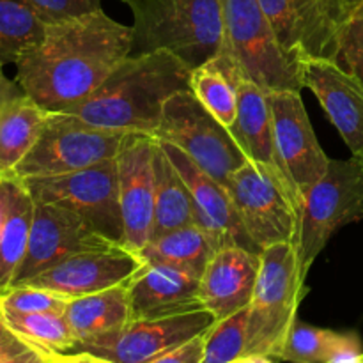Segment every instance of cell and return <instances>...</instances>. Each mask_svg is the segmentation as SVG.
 <instances>
[{
    "label": "cell",
    "mask_w": 363,
    "mask_h": 363,
    "mask_svg": "<svg viewBox=\"0 0 363 363\" xmlns=\"http://www.w3.org/2000/svg\"><path fill=\"white\" fill-rule=\"evenodd\" d=\"M194 223L190 190L179 170L156 138L155 151V225L152 236Z\"/></svg>",
    "instance_id": "obj_27"
},
{
    "label": "cell",
    "mask_w": 363,
    "mask_h": 363,
    "mask_svg": "<svg viewBox=\"0 0 363 363\" xmlns=\"http://www.w3.org/2000/svg\"><path fill=\"white\" fill-rule=\"evenodd\" d=\"M60 358H62V363H74L71 354H60Z\"/></svg>",
    "instance_id": "obj_43"
},
{
    "label": "cell",
    "mask_w": 363,
    "mask_h": 363,
    "mask_svg": "<svg viewBox=\"0 0 363 363\" xmlns=\"http://www.w3.org/2000/svg\"><path fill=\"white\" fill-rule=\"evenodd\" d=\"M28 350H32V347L28 346L27 342H23V340L6 325L2 312H0V360L14 358Z\"/></svg>",
    "instance_id": "obj_36"
},
{
    "label": "cell",
    "mask_w": 363,
    "mask_h": 363,
    "mask_svg": "<svg viewBox=\"0 0 363 363\" xmlns=\"http://www.w3.org/2000/svg\"><path fill=\"white\" fill-rule=\"evenodd\" d=\"M46 23L101 9V0H25Z\"/></svg>",
    "instance_id": "obj_34"
},
{
    "label": "cell",
    "mask_w": 363,
    "mask_h": 363,
    "mask_svg": "<svg viewBox=\"0 0 363 363\" xmlns=\"http://www.w3.org/2000/svg\"><path fill=\"white\" fill-rule=\"evenodd\" d=\"M248 308L225 319L213 323L204 333V358L202 363H230L245 357L247 347Z\"/></svg>",
    "instance_id": "obj_31"
},
{
    "label": "cell",
    "mask_w": 363,
    "mask_h": 363,
    "mask_svg": "<svg viewBox=\"0 0 363 363\" xmlns=\"http://www.w3.org/2000/svg\"><path fill=\"white\" fill-rule=\"evenodd\" d=\"M35 201L18 177H6V204L0 223V293L13 287L27 254Z\"/></svg>",
    "instance_id": "obj_23"
},
{
    "label": "cell",
    "mask_w": 363,
    "mask_h": 363,
    "mask_svg": "<svg viewBox=\"0 0 363 363\" xmlns=\"http://www.w3.org/2000/svg\"><path fill=\"white\" fill-rule=\"evenodd\" d=\"M126 131L91 126L67 113L48 112L43 133L13 177L35 179L78 172L113 160Z\"/></svg>",
    "instance_id": "obj_9"
},
{
    "label": "cell",
    "mask_w": 363,
    "mask_h": 363,
    "mask_svg": "<svg viewBox=\"0 0 363 363\" xmlns=\"http://www.w3.org/2000/svg\"><path fill=\"white\" fill-rule=\"evenodd\" d=\"M294 243H277L261 252V269L248 305L245 354L279 358L307 294Z\"/></svg>",
    "instance_id": "obj_4"
},
{
    "label": "cell",
    "mask_w": 363,
    "mask_h": 363,
    "mask_svg": "<svg viewBox=\"0 0 363 363\" xmlns=\"http://www.w3.org/2000/svg\"><path fill=\"white\" fill-rule=\"evenodd\" d=\"M50 357H52V354H45L41 353V351L32 347V350L25 351V353L18 354V357L7 358V360H0V363H48Z\"/></svg>",
    "instance_id": "obj_38"
},
{
    "label": "cell",
    "mask_w": 363,
    "mask_h": 363,
    "mask_svg": "<svg viewBox=\"0 0 363 363\" xmlns=\"http://www.w3.org/2000/svg\"><path fill=\"white\" fill-rule=\"evenodd\" d=\"M4 204H6V177H0V223H2Z\"/></svg>",
    "instance_id": "obj_41"
},
{
    "label": "cell",
    "mask_w": 363,
    "mask_h": 363,
    "mask_svg": "<svg viewBox=\"0 0 363 363\" xmlns=\"http://www.w3.org/2000/svg\"><path fill=\"white\" fill-rule=\"evenodd\" d=\"M230 363H273V360L269 357H261V354H245Z\"/></svg>",
    "instance_id": "obj_40"
},
{
    "label": "cell",
    "mask_w": 363,
    "mask_h": 363,
    "mask_svg": "<svg viewBox=\"0 0 363 363\" xmlns=\"http://www.w3.org/2000/svg\"><path fill=\"white\" fill-rule=\"evenodd\" d=\"M158 142L186 183L194 206V223L204 230L215 252L229 245L261 252L241 225L240 216L234 209L225 186L199 169L179 147L165 140Z\"/></svg>",
    "instance_id": "obj_16"
},
{
    "label": "cell",
    "mask_w": 363,
    "mask_h": 363,
    "mask_svg": "<svg viewBox=\"0 0 363 363\" xmlns=\"http://www.w3.org/2000/svg\"><path fill=\"white\" fill-rule=\"evenodd\" d=\"M20 92L23 91H21L20 85L16 84V80H9V78L6 77V73H4L2 66H0V106H2L7 99L13 98V96L20 94Z\"/></svg>",
    "instance_id": "obj_37"
},
{
    "label": "cell",
    "mask_w": 363,
    "mask_h": 363,
    "mask_svg": "<svg viewBox=\"0 0 363 363\" xmlns=\"http://www.w3.org/2000/svg\"><path fill=\"white\" fill-rule=\"evenodd\" d=\"M144 266L140 254L123 245H112L71 255L21 286L45 287L73 300L124 286Z\"/></svg>",
    "instance_id": "obj_15"
},
{
    "label": "cell",
    "mask_w": 363,
    "mask_h": 363,
    "mask_svg": "<svg viewBox=\"0 0 363 363\" xmlns=\"http://www.w3.org/2000/svg\"><path fill=\"white\" fill-rule=\"evenodd\" d=\"M225 48L243 74L264 92L305 87L301 64L282 50L259 0H222Z\"/></svg>",
    "instance_id": "obj_6"
},
{
    "label": "cell",
    "mask_w": 363,
    "mask_h": 363,
    "mask_svg": "<svg viewBox=\"0 0 363 363\" xmlns=\"http://www.w3.org/2000/svg\"><path fill=\"white\" fill-rule=\"evenodd\" d=\"M48 110L25 92L0 106V177H13L43 133Z\"/></svg>",
    "instance_id": "obj_24"
},
{
    "label": "cell",
    "mask_w": 363,
    "mask_h": 363,
    "mask_svg": "<svg viewBox=\"0 0 363 363\" xmlns=\"http://www.w3.org/2000/svg\"><path fill=\"white\" fill-rule=\"evenodd\" d=\"M64 315L77 339L74 353L106 347L133 319L128 284L73 298Z\"/></svg>",
    "instance_id": "obj_21"
},
{
    "label": "cell",
    "mask_w": 363,
    "mask_h": 363,
    "mask_svg": "<svg viewBox=\"0 0 363 363\" xmlns=\"http://www.w3.org/2000/svg\"><path fill=\"white\" fill-rule=\"evenodd\" d=\"M229 131L233 133L234 140L238 142L241 151L245 152V156L250 162L272 170L289 188L291 195L294 197L293 190H291L289 183L286 181L279 167V162H277L268 92L262 91L257 84H254L245 74L240 78V84H238V116L233 126L229 128ZM294 201H296L298 211H300L298 199L294 197Z\"/></svg>",
    "instance_id": "obj_22"
},
{
    "label": "cell",
    "mask_w": 363,
    "mask_h": 363,
    "mask_svg": "<svg viewBox=\"0 0 363 363\" xmlns=\"http://www.w3.org/2000/svg\"><path fill=\"white\" fill-rule=\"evenodd\" d=\"M69 298L35 286H13L0 293V311L11 314H64Z\"/></svg>",
    "instance_id": "obj_32"
},
{
    "label": "cell",
    "mask_w": 363,
    "mask_h": 363,
    "mask_svg": "<svg viewBox=\"0 0 363 363\" xmlns=\"http://www.w3.org/2000/svg\"><path fill=\"white\" fill-rule=\"evenodd\" d=\"M241 77L243 71L223 46L218 55L191 69L190 91L213 117L230 128L238 116V84Z\"/></svg>",
    "instance_id": "obj_25"
},
{
    "label": "cell",
    "mask_w": 363,
    "mask_h": 363,
    "mask_svg": "<svg viewBox=\"0 0 363 363\" xmlns=\"http://www.w3.org/2000/svg\"><path fill=\"white\" fill-rule=\"evenodd\" d=\"M240 222L259 250L277 243H294L298 206L289 188L266 167L248 160L225 183Z\"/></svg>",
    "instance_id": "obj_10"
},
{
    "label": "cell",
    "mask_w": 363,
    "mask_h": 363,
    "mask_svg": "<svg viewBox=\"0 0 363 363\" xmlns=\"http://www.w3.org/2000/svg\"><path fill=\"white\" fill-rule=\"evenodd\" d=\"M46 21L25 0H0V66L16 64L45 39Z\"/></svg>",
    "instance_id": "obj_29"
},
{
    "label": "cell",
    "mask_w": 363,
    "mask_h": 363,
    "mask_svg": "<svg viewBox=\"0 0 363 363\" xmlns=\"http://www.w3.org/2000/svg\"><path fill=\"white\" fill-rule=\"evenodd\" d=\"M213 254V243L195 223L151 238L140 252L145 262L169 264L197 277L202 275Z\"/></svg>",
    "instance_id": "obj_28"
},
{
    "label": "cell",
    "mask_w": 363,
    "mask_h": 363,
    "mask_svg": "<svg viewBox=\"0 0 363 363\" xmlns=\"http://www.w3.org/2000/svg\"><path fill=\"white\" fill-rule=\"evenodd\" d=\"M357 0H259L277 41L294 62L333 60Z\"/></svg>",
    "instance_id": "obj_8"
},
{
    "label": "cell",
    "mask_w": 363,
    "mask_h": 363,
    "mask_svg": "<svg viewBox=\"0 0 363 363\" xmlns=\"http://www.w3.org/2000/svg\"><path fill=\"white\" fill-rule=\"evenodd\" d=\"M201 277L160 262H145L128 282L133 319L206 311L199 298Z\"/></svg>",
    "instance_id": "obj_20"
},
{
    "label": "cell",
    "mask_w": 363,
    "mask_h": 363,
    "mask_svg": "<svg viewBox=\"0 0 363 363\" xmlns=\"http://www.w3.org/2000/svg\"><path fill=\"white\" fill-rule=\"evenodd\" d=\"M119 245L99 234L77 213L60 206L35 202L27 254L13 286H21L39 273L74 254Z\"/></svg>",
    "instance_id": "obj_14"
},
{
    "label": "cell",
    "mask_w": 363,
    "mask_h": 363,
    "mask_svg": "<svg viewBox=\"0 0 363 363\" xmlns=\"http://www.w3.org/2000/svg\"><path fill=\"white\" fill-rule=\"evenodd\" d=\"M363 218V160H330L325 176L301 197L294 247L305 277L330 238L346 223Z\"/></svg>",
    "instance_id": "obj_5"
},
{
    "label": "cell",
    "mask_w": 363,
    "mask_h": 363,
    "mask_svg": "<svg viewBox=\"0 0 363 363\" xmlns=\"http://www.w3.org/2000/svg\"><path fill=\"white\" fill-rule=\"evenodd\" d=\"M279 360L289 363H363V346L357 333L315 328L296 319Z\"/></svg>",
    "instance_id": "obj_26"
},
{
    "label": "cell",
    "mask_w": 363,
    "mask_h": 363,
    "mask_svg": "<svg viewBox=\"0 0 363 363\" xmlns=\"http://www.w3.org/2000/svg\"><path fill=\"white\" fill-rule=\"evenodd\" d=\"M123 2H128V0H123Z\"/></svg>",
    "instance_id": "obj_44"
},
{
    "label": "cell",
    "mask_w": 363,
    "mask_h": 363,
    "mask_svg": "<svg viewBox=\"0 0 363 363\" xmlns=\"http://www.w3.org/2000/svg\"><path fill=\"white\" fill-rule=\"evenodd\" d=\"M204 333L194 337L191 340L174 347V350L167 351L165 354L155 358L149 363H202V358H204Z\"/></svg>",
    "instance_id": "obj_35"
},
{
    "label": "cell",
    "mask_w": 363,
    "mask_h": 363,
    "mask_svg": "<svg viewBox=\"0 0 363 363\" xmlns=\"http://www.w3.org/2000/svg\"><path fill=\"white\" fill-rule=\"evenodd\" d=\"M133 13V50H163L190 69L225 46L222 0H128Z\"/></svg>",
    "instance_id": "obj_3"
},
{
    "label": "cell",
    "mask_w": 363,
    "mask_h": 363,
    "mask_svg": "<svg viewBox=\"0 0 363 363\" xmlns=\"http://www.w3.org/2000/svg\"><path fill=\"white\" fill-rule=\"evenodd\" d=\"M261 269V252L229 245L213 254L201 275L199 298L216 321L248 308Z\"/></svg>",
    "instance_id": "obj_19"
},
{
    "label": "cell",
    "mask_w": 363,
    "mask_h": 363,
    "mask_svg": "<svg viewBox=\"0 0 363 363\" xmlns=\"http://www.w3.org/2000/svg\"><path fill=\"white\" fill-rule=\"evenodd\" d=\"M74 363H116L112 360H106V358L98 357V354L87 353V351H78V353H69Z\"/></svg>",
    "instance_id": "obj_39"
},
{
    "label": "cell",
    "mask_w": 363,
    "mask_h": 363,
    "mask_svg": "<svg viewBox=\"0 0 363 363\" xmlns=\"http://www.w3.org/2000/svg\"><path fill=\"white\" fill-rule=\"evenodd\" d=\"M2 312V311H0ZM6 325L23 342L45 354H69L77 351V339L64 314H11L2 312Z\"/></svg>",
    "instance_id": "obj_30"
},
{
    "label": "cell",
    "mask_w": 363,
    "mask_h": 363,
    "mask_svg": "<svg viewBox=\"0 0 363 363\" xmlns=\"http://www.w3.org/2000/svg\"><path fill=\"white\" fill-rule=\"evenodd\" d=\"M268 101L277 162L301 208V197L325 176L330 158L315 138L300 92H269Z\"/></svg>",
    "instance_id": "obj_12"
},
{
    "label": "cell",
    "mask_w": 363,
    "mask_h": 363,
    "mask_svg": "<svg viewBox=\"0 0 363 363\" xmlns=\"http://www.w3.org/2000/svg\"><path fill=\"white\" fill-rule=\"evenodd\" d=\"M23 183L35 202L69 209L99 234L123 245L124 225L116 158L78 172L35 177Z\"/></svg>",
    "instance_id": "obj_11"
},
{
    "label": "cell",
    "mask_w": 363,
    "mask_h": 363,
    "mask_svg": "<svg viewBox=\"0 0 363 363\" xmlns=\"http://www.w3.org/2000/svg\"><path fill=\"white\" fill-rule=\"evenodd\" d=\"M155 138L179 147L223 186L230 174L248 162L229 128L213 117L191 91H181L167 99Z\"/></svg>",
    "instance_id": "obj_7"
},
{
    "label": "cell",
    "mask_w": 363,
    "mask_h": 363,
    "mask_svg": "<svg viewBox=\"0 0 363 363\" xmlns=\"http://www.w3.org/2000/svg\"><path fill=\"white\" fill-rule=\"evenodd\" d=\"M301 69L305 87L314 92L353 156L363 160L362 82L333 60H305Z\"/></svg>",
    "instance_id": "obj_18"
},
{
    "label": "cell",
    "mask_w": 363,
    "mask_h": 363,
    "mask_svg": "<svg viewBox=\"0 0 363 363\" xmlns=\"http://www.w3.org/2000/svg\"><path fill=\"white\" fill-rule=\"evenodd\" d=\"M155 137L133 131L124 135L116 156L123 247L137 254L149 243L155 225Z\"/></svg>",
    "instance_id": "obj_13"
},
{
    "label": "cell",
    "mask_w": 363,
    "mask_h": 363,
    "mask_svg": "<svg viewBox=\"0 0 363 363\" xmlns=\"http://www.w3.org/2000/svg\"><path fill=\"white\" fill-rule=\"evenodd\" d=\"M191 69L172 53L130 55L89 98L67 108V116L103 130L155 137L167 99L190 91Z\"/></svg>",
    "instance_id": "obj_2"
},
{
    "label": "cell",
    "mask_w": 363,
    "mask_h": 363,
    "mask_svg": "<svg viewBox=\"0 0 363 363\" xmlns=\"http://www.w3.org/2000/svg\"><path fill=\"white\" fill-rule=\"evenodd\" d=\"M48 363H62V358H60V354H52Z\"/></svg>",
    "instance_id": "obj_42"
},
{
    "label": "cell",
    "mask_w": 363,
    "mask_h": 363,
    "mask_svg": "<svg viewBox=\"0 0 363 363\" xmlns=\"http://www.w3.org/2000/svg\"><path fill=\"white\" fill-rule=\"evenodd\" d=\"M340 60L363 84V0L354 2L340 45Z\"/></svg>",
    "instance_id": "obj_33"
},
{
    "label": "cell",
    "mask_w": 363,
    "mask_h": 363,
    "mask_svg": "<svg viewBox=\"0 0 363 363\" xmlns=\"http://www.w3.org/2000/svg\"><path fill=\"white\" fill-rule=\"evenodd\" d=\"M131 50L133 28L103 9L53 21L16 62V84L48 112H66L101 87Z\"/></svg>",
    "instance_id": "obj_1"
},
{
    "label": "cell",
    "mask_w": 363,
    "mask_h": 363,
    "mask_svg": "<svg viewBox=\"0 0 363 363\" xmlns=\"http://www.w3.org/2000/svg\"><path fill=\"white\" fill-rule=\"evenodd\" d=\"M215 321V315L209 311L131 319L108 346L91 353L116 363H149L167 351L208 332Z\"/></svg>",
    "instance_id": "obj_17"
}]
</instances>
